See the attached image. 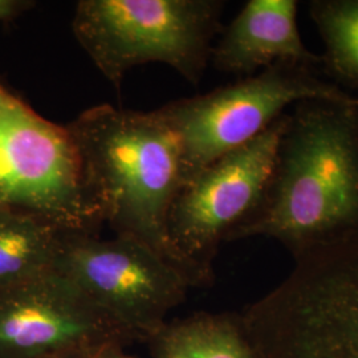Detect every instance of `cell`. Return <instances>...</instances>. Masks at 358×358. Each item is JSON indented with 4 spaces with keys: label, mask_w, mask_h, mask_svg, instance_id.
<instances>
[{
    "label": "cell",
    "mask_w": 358,
    "mask_h": 358,
    "mask_svg": "<svg viewBox=\"0 0 358 358\" xmlns=\"http://www.w3.org/2000/svg\"><path fill=\"white\" fill-rule=\"evenodd\" d=\"M358 235V105L309 99L287 113L260 211L229 242L264 236L297 259Z\"/></svg>",
    "instance_id": "cell-1"
},
{
    "label": "cell",
    "mask_w": 358,
    "mask_h": 358,
    "mask_svg": "<svg viewBox=\"0 0 358 358\" xmlns=\"http://www.w3.org/2000/svg\"><path fill=\"white\" fill-rule=\"evenodd\" d=\"M65 127L103 223L117 236L145 244L192 282L169 238V214L183 177L178 138L159 109L103 103Z\"/></svg>",
    "instance_id": "cell-2"
},
{
    "label": "cell",
    "mask_w": 358,
    "mask_h": 358,
    "mask_svg": "<svg viewBox=\"0 0 358 358\" xmlns=\"http://www.w3.org/2000/svg\"><path fill=\"white\" fill-rule=\"evenodd\" d=\"M239 315L260 358H358V235L294 259Z\"/></svg>",
    "instance_id": "cell-3"
},
{
    "label": "cell",
    "mask_w": 358,
    "mask_h": 358,
    "mask_svg": "<svg viewBox=\"0 0 358 358\" xmlns=\"http://www.w3.org/2000/svg\"><path fill=\"white\" fill-rule=\"evenodd\" d=\"M222 0H81L72 32L120 92L130 69L161 63L198 85L222 34Z\"/></svg>",
    "instance_id": "cell-4"
},
{
    "label": "cell",
    "mask_w": 358,
    "mask_h": 358,
    "mask_svg": "<svg viewBox=\"0 0 358 358\" xmlns=\"http://www.w3.org/2000/svg\"><path fill=\"white\" fill-rule=\"evenodd\" d=\"M320 73L306 65L280 63L210 93L159 108L178 138L183 186L223 155L255 140L289 105L309 99L358 105V96Z\"/></svg>",
    "instance_id": "cell-5"
},
{
    "label": "cell",
    "mask_w": 358,
    "mask_h": 358,
    "mask_svg": "<svg viewBox=\"0 0 358 358\" xmlns=\"http://www.w3.org/2000/svg\"><path fill=\"white\" fill-rule=\"evenodd\" d=\"M0 208L36 215L65 232L99 235L105 224L66 127L41 117L1 81Z\"/></svg>",
    "instance_id": "cell-6"
},
{
    "label": "cell",
    "mask_w": 358,
    "mask_h": 358,
    "mask_svg": "<svg viewBox=\"0 0 358 358\" xmlns=\"http://www.w3.org/2000/svg\"><path fill=\"white\" fill-rule=\"evenodd\" d=\"M287 113L242 148L223 155L187 182L171 206V245L194 287L214 282L223 242L260 211L273 174Z\"/></svg>",
    "instance_id": "cell-7"
},
{
    "label": "cell",
    "mask_w": 358,
    "mask_h": 358,
    "mask_svg": "<svg viewBox=\"0 0 358 358\" xmlns=\"http://www.w3.org/2000/svg\"><path fill=\"white\" fill-rule=\"evenodd\" d=\"M55 269L93 304L145 343L179 307L192 282L131 238L64 232Z\"/></svg>",
    "instance_id": "cell-8"
},
{
    "label": "cell",
    "mask_w": 358,
    "mask_h": 358,
    "mask_svg": "<svg viewBox=\"0 0 358 358\" xmlns=\"http://www.w3.org/2000/svg\"><path fill=\"white\" fill-rule=\"evenodd\" d=\"M134 341L56 269L0 289V358H48Z\"/></svg>",
    "instance_id": "cell-9"
},
{
    "label": "cell",
    "mask_w": 358,
    "mask_h": 358,
    "mask_svg": "<svg viewBox=\"0 0 358 358\" xmlns=\"http://www.w3.org/2000/svg\"><path fill=\"white\" fill-rule=\"evenodd\" d=\"M297 10L296 0L247 1L214 44L211 64L219 72L244 77L280 63L321 71V55L303 43Z\"/></svg>",
    "instance_id": "cell-10"
},
{
    "label": "cell",
    "mask_w": 358,
    "mask_h": 358,
    "mask_svg": "<svg viewBox=\"0 0 358 358\" xmlns=\"http://www.w3.org/2000/svg\"><path fill=\"white\" fill-rule=\"evenodd\" d=\"M145 343L152 358H260L241 315L232 312H196L167 321Z\"/></svg>",
    "instance_id": "cell-11"
},
{
    "label": "cell",
    "mask_w": 358,
    "mask_h": 358,
    "mask_svg": "<svg viewBox=\"0 0 358 358\" xmlns=\"http://www.w3.org/2000/svg\"><path fill=\"white\" fill-rule=\"evenodd\" d=\"M64 232L36 215L0 208V289L53 271Z\"/></svg>",
    "instance_id": "cell-12"
},
{
    "label": "cell",
    "mask_w": 358,
    "mask_h": 358,
    "mask_svg": "<svg viewBox=\"0 0 358 358\" xmlns=\"http://www.w3.org/2000/svg\"><path fill=\"white\" fill-rule=\"evenodd\" d=\"M309 16L324 43L322 73L343 90H358V0H312Z\"/></svg>",
    "instance_id": "cell-13"
},
{
    "label": "cell",
    "mask_w": 358,
    "mask_h": 358,
    "mask_svg": "<svg viewBox=\"0 0 358 358\" xmlns=\"http://www.w3.org/2000/svg\"><path fill=\"white\" fill-rule=\"evenodd\" d=\"M36 7L32 0H0V22H11Z\"/></svg>",
    "instance_id": "cell-14"
},
{
    "label": "cell",
    "mask_w": 358,
    "mask_h": 358,
    "mask_svg": "<svg viewBox=\"0 0 358 358\" xmlns=\"http://www.w3.org/2000/svg\"><path fill=\"white\" fill-rule=\"evenodd\" d=\"M94 358H136L131 355H129L125 350V346L118 345V344H112V345L103 346L100 349Z\"/></svg>",
    "instance_id": "cell-15"
},
{
    "label": "cell",
    "mask_w": 358,
    "mask_h": 358,
    "mask_svg": "<svg viewBox=\"0 0 358 358\" xmlns=\"http://www.w3.org/2000/svg\"><path fill=\"white\" fill-rule=\"evenodd\" d=\"M99 352V350H97ZM97 352H84V350H77V352H66L57 356H52L48 358H94Z\"/></svg>",
    "instance_id": "cell-16"
}]
</instances>
